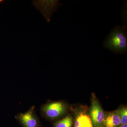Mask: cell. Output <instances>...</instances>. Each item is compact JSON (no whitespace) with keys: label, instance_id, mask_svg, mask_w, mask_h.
Instances as JSON below:
<instances>
[{"label":"cell","instance_id":"cell-1","mask_svg":"<svg viewBox=\"0 0 127 127\" xmlns=\"http://www.w3.org/2000/svg\"><path fill=\"white\" fill-rule=\"evenodd\" d=\"M126 29L117 25L111 30L105 39L103 47L116 54H123L127 51V33Z\"/></svg>","mask_w":127,"mask_h":127},{"label":"cell","instance_id":"cell-2","mask_svg":"<svg viewBox=\"0 0 127 127\" xmlns=\"http://www.w3.org/2000/svg\"><path fill=\"white\" fill-rule=\"evenodd\" d=\"M67 109V105L63 101L51 102L42 106L41 113L42 116L48 119L56 120L64 116Z\"/></svg>","mask_w":127,"mask_h":127},{"label":"cell","instance_id":"cell-3","mask_svg":"<svg viewBox=\"0 0 127 127\" xmlns=\"http://www.w3.org/2000/svg\"><path fill=\"white\" fill-rule=\"evenodd\" d=\"M89 114L93 127H103L105 112L94 94L91 98Z\"/></svg>","mask_w":127,"mask_h":127},{"label":"cell","instance_id":"cell-4","mask_svg":"<svg viewBox=\"0 0 127 127\" xmlns=\"http://www.w3.org/2000/svg\"><path fill=\"white\" fill-rule=\"evenodd\" d=\"M15 118L23 127H40V123L35 112V106L31 107L25 113H21Z\"/></svg>","mask_w":127,"mask_h":127},{"label":"cell","instance_id":"cell-5","mask_svg":"<svg viewBox=\"0 0 127 127\" xmlns=\"http://www.w3.org/2000/svg\"><path fill=\"white\" fill-rule=\"evenodd\" d=\"M74 127H93L87 106H81L75 109Z\"/></svg>","mask_w":127,"mask_h":127},{"label":"cell","instance_id":"cell-6","mask_svg":"<svg viewBox=\"0 0 127 127\" xmlns=\"http://www.w3.org/2000/svg\"><path fill=\"white\" fill-rule=\"evenodd\" d=\"M120 118L117 111L105 112L103 127H120Z\"/></svg>","mask_w":127,"mask_h":127},{"label":"cell","instance_id":"cell-7","mask_svg":"<svg viewBox=\"0 0 127 127\" xmlns=\"http://www.w3.org/2000/svg\"><path fill=\"white\" fill-rule=\"evenodd\" d=\"M73 123L72 117L71 115H68L56 122L54 124V127H72Z\"/></svg>","mask_w":127,"mask_h":127},{"label":"cell","instance_id":"cell-8","mask_svg":"<svg viewBox=\"0 0 127 127\" xmlns=\"http://www.w3.org/2000/svg\"><path fill=\"white\" fill-rule=\"evenodd\" d=\"M117 112L120 118V124L121 125L127 124V107H123L117 109Z\"/></svg>","mask_w":127,"mask_h":127},{"label":"cell","instance_id":"cell-9","mask_svg":"<svg viewBox=\"0 0 127 127\" xmlns=\"http://www.w3.org/2000/svg\"><path fill=\"white\" fill-rule=\"evenodd\" d=\"M120 127H127V124H124V125H120Z\"/></svg>","mask_w":127,"mask_h":127},{"label":"cell","instance_id":"cell-10","mask_svg":"<svg viewBox=\"0 0 127 127\" xmlns=\"http://www.w3.org/2000/svg\"><path fill=\"white\" fill-rule=\"evenodd\" d=\"M4 1L3 0H0V4L3 3V2H4Z\"/></svg>","mask_w":127,"mask_h":127}]
</instances>
